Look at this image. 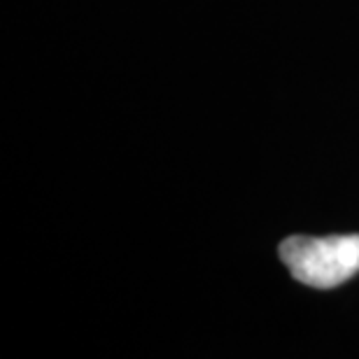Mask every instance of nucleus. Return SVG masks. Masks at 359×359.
<instances>
[{
  "label": "nucleus",
  "mask_w": 359,
  "mask_h": 359,
  "mask_svg": "<svg viewBox=\"0 0 359 359\" xmlns=\"http://www.w3.org/2000/svg\"><path fill=\"white\" fill-rule=\"evenodd\" d=\"M280 259L299 283L315 290H334L359 273V233L292 236L280 245Z\"/></svg>",
  "instance_id": "obj_1"
}]
</instances>
